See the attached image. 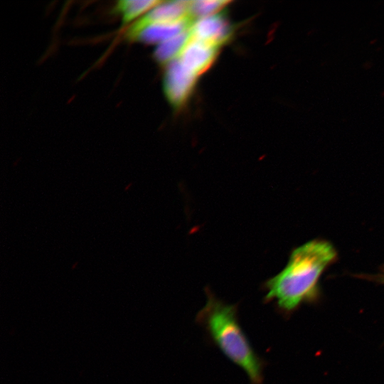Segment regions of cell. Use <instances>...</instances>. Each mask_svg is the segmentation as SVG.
I'll return each mask as SVG.
<instances>
[{"label": "cell", "mask_w": 384, "mask_h": 384, "mask_svg": "<svg viewBox=\"0 0 384 384\" xmlns=\"http://www.w3.org/2000/svg\"><path fill=\"white\" fill-rule=\"evenodd\" d=\"M189 32L191 39L220 47L231 38L233 27L219 13L194 20Z\"/></svg>", "instance_id": "5"}, {"label": "cell", "mask_w": 384, "mask_h": 384, "mask_svg": "<svg viewBox=\"0 0 384 384\" xmlns=\"http://www.w3.org/2000/svg\"><path fill=\"white\" fill-rule=\"evenodd\" d=\"M207 302L196 315V322L210 341L232 363L245 372L250 384H263L267 362L250 343L238 319V305L229 304L206 290Z\"/></svg>", "instance_id": "2"}, {"label": "cell", "mask_w": 384, "mask_h": 384, "mask_svg": "<svg viewBox=\"0 0 384 384\" xmlns=\"http://www.w3.org/2000/svg\"><path fill=\"white\" fill-rule=\"evenodd\" d=\"M198 78L178 58L166 65L163 80L164 92L174 107L180 108L188 101Z\"/></svg>", "instance_id": "3"}, {"label": "cell", "mask_w": 384, "mask_h": 384, "mask_svg": "<svg viewBox=\"0 0 384 384\" xmlns=\"http://www.w3.org/2000/svg\"><path fill=\"white\" fill-rule=\"evenodd\" d=\"M218 50L219 47L190 38L178 59L186 68L199 77L210 68L216 59Z\"/></svg>", "instance_id": "6"}, {"label": "cell", "mask_w": 384, "mask_h": 384, "mask_svg": "<svg viewBox=\"0 0 384 384\" xmlns=\"http://www.w3.org/2000/svg\"><path fill=\"white\" fill-rule=\"evenodd\" d=\"M161 1L156 0L119 1L115 4L113 11L120 16L123 26H129Z\"/></svg>", "instance_id": "8"}, {"label": "cell", "mask_w": 384, "mask_h": 384, "mask_svg": "<svg viewBox=\"0 0 384 384\" xmlns=\"http://www.w3.org/2000/svg\"><path fill=\"white\" fill-rule=\"evenodd\" d=\"M336 257L335 248L326 240H314L298 247L286 267L265 284V302H274L284 316H289L302 304L316 302L320 278Z\"/></svg>", "instance_id": "1"}, {"label": "cell", "mask_w": 384, "mask_h": 384, "mask_svg": "<svg viewBox=\"0 0 384 384\" xmlns=\"http://www.w3.org/2000/svg\"><path fill=\"white\" fill-rule=\"evenodd\" d=\"M371 279L384 284V270L382 272V273H380L373 278H371Z\"/></svg>", "instance_id": "11"}, {"label": "cell", "mask_w": 384, "mask_h": 384, "mask_svg": "<svg viewBox=\"0 0 384 384\" xmlns=\"http://www.w3.org/2000/svg\"><path fill=\"white\" fill-rule=\"evenodd\" d=\"M190 38L188 30L156 45L154 52V59L161 65H167L178 58Z\"/></svg>", "instance_id": "9"}, {"label": "cell", "mask_w": 384, "mask_h": 384, "mask_svg": "<svg viewBox=\"0 0 384 384\" xmlns=\"http://www.w3.org/2000/svg\"><path fill=\"white\" fill-rule=\"evenodd\" d=\"M230 1L225 0L191 1L190 14L193 20L219 14Z\"/></svg>", "instance_id": "10"}, {"label": "cell", "mask_w": 384, "mask_h": 384, "mask_svg": "<svg viewBox=\"0 0 384 384\" xmlns=\"http://www.w3.org/2000/svg\"><path fill=\"white\" fill-rule=\"evenodd\" d=\"M191 1H161L127 27L124 33L125 38L150 24L174 22L187 18L193 19L190 14Z\"/></svg>", "instance_id": "4"}, {"label": "cell", "mask_w": 384, "mask_h": 384, "mask_svg": "<svg viewBox=\"0 0 384 384\" xmlns=\"http://www.w3.org/2000/svg\"><path fill=\"white\" fill-rule=\"evenodd\" d=\"M193 19L148 25L126 38L129 41H141L149 44H159L181 33L190 29Z\"/></svg>", "instance_id": "7"}]
</instances>
